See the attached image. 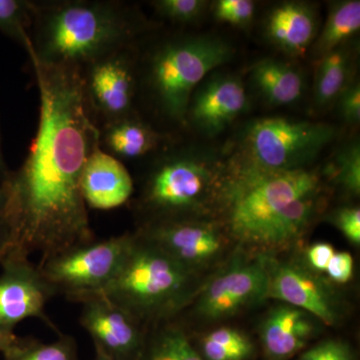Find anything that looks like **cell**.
I'll return each mask as SVG.
<instances>
[{"label":"cell","mask_w":360,"mask_h":360,"mask_svg":"<svg viewBox=\"0 0 360 360\" xmlns=\"http://www.w3.org/2000/svg\"><path fill=\"white\" fill-rule=\"evenodd\" d=\"M236 172L225 191L229 232L257 248L295 201L321 191L319 172L309 168L272 174L238 168Z\"/></svg>","instance_id":"5"},{"label":"cell","mask_w":360,"mask_h":360,"mask_svg":"<svg viewBox=\"0 0 360 360\" xmlns=\"http://www.w3.org/2000/svg\"><path fill=\"white\" fill-rule=\"evenodd\" d=\"M248 96L240 78L217 75L194 90L186 122L196 129L214 136L221 134L248 108Z\"/></svg>","instance_id":"15"},{"label":"cell","mask_w":360,"mask_h":360,"mask_svg":"<svg viewBox=\"0 0 360 360\" xmlns=\"http://www.w3.org/2000/svg\"><path fill=\"white\" fill-rule=\"evenodd\" d=\"M259 94L272 105H288L302 97L304 79L292 65L274 58L262 59L251 68Z\"/></svg>","instance_id":"20"},{"label":"cell","mask_w":360,"mask_h":360,"mask_svg":"<svg viewBox=\"0 0 360 360\" xmlns=\"http://www.w3.org/2000/svg\"><path fill=\"white\" fill-rule=\"evenodd\" d=\"M21 340H22V338H20L15 333H8V331L0 329V352L2 354H6L11 352L20 342Z\"/></svg>","instance_id":"36"},{"label":"cell","mask_w":360,"mask_h":360,"mask_svg":"<svg viewBox=\"0 0 360 360\" xmlns=\"http://www.w3.org/2000/svg\"><path fill=\"white\" fill-rule=\"evenodd\" d=\"M80 187L85 205L110 210L127 202L134 191V179L122 161L96 146L82 170Z\"/></svg>","instance_id":"17"},{"label":"cell","mask_w":360,"mask_h":360,"mask_svg":"<svg viewBox=\"0 0 360 360\" xmlns=\"http://www.w3.org/2000/svg\"><path fill=\"white\" fill-rule=\"evenodd\" d=\"M137 42L80 68L85 99L98 129L105 123L139 113Z\"/></svg>","instance_id":"9"},{"label":"cell","mask_w":360,"mask_h":360,"mask_svg":"<svg viewBox=\"0 0 360 360\" xmlns=\"http://www.w3.org/2000/svg\"><path fill=\"white\" fill-rule=\"evenodd\" d=\"M79 321L89 333L96 355L108 360H139L148 328L103 295L84 298Z\"/></svg>","instance_id":"13"},{"label":"cell","mask_w":360,"mask_h":360,"mask_svg":"<svg viewBox=\"0 0 360 360\" xmlns=\"http://www.w3.org/2000/svg\"><path fill=\"white\" fill-rule=\"evenodd\" d=\"M295 360H357L354 348L347 340L328 338L305 348Z\"/></svg>","instance_id":"29"},{"label":"cell","mask_w":360,"mask_h":360,"mask_svg":"<svg viewBox=\"0 0 360 360\" xmlns=\"http://www.w3.org/2000/svg\"><path fill=\"white\" fill-rule=\"evenodd\" d=\"M134 233H124L63 251L37 264L56 295L80 302L103 292L117 276L134 243Z\"/></svg>","instance_id":"8"},{"label":"cell","mask_w":360,"mask_h":360,"mask_svg":"<svg viewBox=\"0 0 360 360\" xmlns=\"http://www.w3.org/2000/svg\"><path fill=\"white\" fill-rule=\"evenodd\" d=\"M360 30L359 0H345L331 6L328 20L314 45V54L321 58L342 46Z\"/></svg>","instance_id":"23"},{"label":"cell","mask_w":360,"mask_h":360,"mask_svg":"<svg viewBox=\"0 0 360 360\" xmlns=\"http://www.w3.org/2000/svg\"><path fill=\"white\" fill-rule=\"evenodd\" d=\"M215 179L217 170L200 156L186 151L161 155L146 177L137 205L148 215L143 224L189 219L210 195Z\"/></svg>","instance_id":"7"},{"label":"cell","mask_w":360,"mask_h":360,"mask_svg":"<svg viewBox=\"0 0 360 360\" xmlns=\"http://www.w3.org/2000/svg\"><path fill=\"white\" fill-rule=\"evenodd\" d=\"M269 298L304 310L324 326H338L345 315L340 296L328 279L307 264L281 262L271 255H267Z\"/></svg>","instance_id":"11"},{"label":"cell","mask_w":360,"mask_h":360,"mask_svg":"<svg viewBox=\"0 0 360 360\" xmlns=\"http://www.w3.org/2000/svg\"><path fill=\"white\" fill-rule=\"evenodd\" d=\"M13 248V232L6 215L0 217V260Z\"/></svg>","instance_id":"35"},{"label":"cell","mask_w":360,"mask_h":360,"mask_svg":"<svg viewBox=\"0 0 360 360\" xmlns=\"http://www.w3.org/2000/svg\"><path fill=\"white\" fill-rule=\"evenodd\" d=\"M39 92V120L25 162L7 180L6 217L13 248L40 260L96 240L80 187L82 170L99 144V129L75 66L30 58Z\"/></svg>","instance_id":"1"},{"label":"cell","mask_w":360,"mask_h":360,"mask_svg":"<svg viewBox=\"0 0 360 360\" xmlns=\"http://www.w3.org/2000/svg\"><path fill=\"white\" fill-rule=\"evenodd\" d=\"M352 58L343 46L328 52L319 58L315 72L314 103L326 108L336 101L342 90L350 84Z\"/></svg>","instance_id":"22"},{"label":"cell","mask_w":360,"mask_h":360,"mask_svg":"<svg viewBox=\"0 0 360 360\" xmlns=\"http://www.w3.org/2000/svg\"><path fill=\"white\" fill-rule=\"evenodd\" d=\"M329 221L355 246L360 245V210L356 206H345L329 215Z\"/></svg>","instance_id":"31"},{"label":"cell","mask_w":360,"mask_h":360,"mask_svg":"<svg viewBox=\"0 0 360 360\" xmlns=\"http://www.w3.org/2000/svg\"><path fill=\"white\" fill-rule=\"evenodd\" d=\"M7 180L4 184H0V217L6 215L9 202V187Z\"/></svg>","instance_id":"37"},{"label":"cell","mask_w":360,"mask_h":360,"mask_svg":"<svg viewBox=\"0 0 360 360\" xmlns=\"http://www.w3.org/2000/svg\"><path fill=\"white\" fill-rule=\"evenodd\" d=\"M194 345L205 360H253L257 352L250 335L229 326L212 329Z\"/></svg>","instance_id":"24"},{"label":"cell","mask_w":360,"mask_h":360,"mask_svg":"<svg viewBox=\"0 0 360 360\" xmlns=\"http://www.w3.org/2000/svg\"><path fill=\"white\" fill-rule=\"evenodd\" d=\"M354 262L347 251L335 252L326 267V274L333 283H347L354 276Z\"/></svg>","instance_id":"33"},{"label":"cell","mask_w":360,"mask_h":360,"mask_svg":"<svg viewBox=\"0 0 360 360\" xmlns=\"http://www.w3.org/2000/svg\"><path fill=\"white\" fill-rule=\"evenodd\" d=\"M167 139L139 113L99 127V148L122 162L153 155Z\"/></svg>","instance_id":"19"},{"label":"cell","mask_w":360,"mask_h":360,"mask_svg":"<svg viewBox=\"0 0 360 360\" xmlns=\"http://www.w3.org/2000/svg\"><path fill=\"white\" fill-rule=\"evenodd\" d=\"M341 117L350 124L360 122V86L359 82H350L336 99Z\"/></svg>","instance_id":"32"},{"label":"cell","mask_w":360,"mask_h":360,"mask_svg":"<svg viewBox=\"0 0 360 360\" xmlns=\"http://www.w3.org/2000/svg\"><path fill=\"white\" fill-rule=\"evenodd\" d=\"M201 288L200 274L187 269L134 232L122 269L99 295L127 310L146 328L172 321Z\"/></svg>","instance_id":"3"},{"label":"cell","mask_w":360,"mask_h":360,"mask_svg":"<svg viewBox=\"0 0 360 360\" xmlns=\"http://www.w3.org/2000/svg\"><path fill=\"white\" fill-rule=\"evenodd\" d=\"M335 253V248L330 243H314L305 251V264L317 274L326 272V267Z\"/></svg>","instance_id":"34"},{"label":"cell","mask_w":360,"mask_h":360,"mask_svg":"<svg viewBox=\"0 0 360 360\" xmlns=\"http://www.w3.org/2000/svg\"><path fill=\"white\" fill-rule=\"evenodd\" d=\"M94 360H108V359H103V357L97 356V355H96V357H94Z\"/></svg>","instance_id":"39"},{"label":"cell","mask_w":360,"mask_h":360,"mask_svg":"<svg viewBox=\"0 0 360 360\" xmlns=\"http://www.w3.org/2000/svg\"><path fill=\"white\" fill-rule=\"evenodd\" d=\"M148 30L141 14L125 2L40 1L28 56L45 65L82 68L116 49L135 44Z\"/></svg>","instance_id":"2"},{"label":"cell","mask_w":360,"mask_h":360,"mask_svg":"<svg viewBox=\"0 0 360 360\" xmlns=\"http://www.w3.org/2000/svg\"><path fill=\"white\" fill-rule=\"evenodd\" d=\"M213 13L220 22L245 27L255 18V4L251 0H219L213 6Z\"/></svg>","instance_id":"30"},{"label":"cell","mask_w":360,"mask_h":360,"mask_svg":"<svg viewBox=\"0 0 360 360\" xmlns=\"http://www.w3.org/2000/svg\"><path fill=\"white\" fill-rule=\"evenodd\" d=\"M335 134L328 123L285 117L255 120L246 130L245 165L238 169L272 174L307 168Z\"/></svg>","instance_id":"6"},{"label":"cell","mask_w":360,"mask_h":360,"mask_svg":"<svg viewBox=\"0 0 360 360\" xmlns=\"http://www.w3.org/2000/svg\"><path fill=\"white\" fill-rule=\"evenodd\" d=\"M267 255H234L229 264L201 285L193 314L205 321H221L266 300Z\"/></svg>","instance_id":"10"},{"label":"cell","mask_w":360,"mask_h":360,"mask_svg":"<svg viewBox=\"0 0 360 360\" xmlns=\"http://www.w3.org/2000/svg\"><path fill=\"white\" fill-rule=\"evenodd\" d=\"M11 174V170L7 167L4 153H2L1 136H0V184L6 182Z\"/></svg>","instance_id":"38"},{"label":"cell","mask_w":360,"mask_h":360,"mask_svg":"<svg viewBox=\"0 0 360 360\" xmlns=\"http://www.w3.org/2000/svg\"><path fill=\"white\" fill-rule=\"evenodd\" d=\"M319 324L309 312L288 303L272 307L259 330L265 359L290 360L297 356L319 335Z\"/></svg>","instance_id":"16"},{"label":"cell","mask_w":360,"mask_h":360,"mask_svg":"<svg viewBox=\"0 0 360 360\" xmlns=\"http://www.w3.org/2000/svg\"><path fill=\"white\" fill-rule=\"evenodd\" d=\"M316 30V13L304 2L277 4L265 21L267 39L290 56H303L314 41Z\"/></svg>","instance_id":"18"},{"label":"cell","mask_w":360,"mask_h":360,"mask_svg":"<svg viewBox=\"0 0 360 360\" xmlns=\"http://www.w3.org/2000/svg\"><path fill=\"white\" fill-rule=\"evenodd\" d=\"M0 329L14 333L25 319H39L58 331L45 314V307L56 295L37 265L30 257L11 250L0 260Z\"/></svg>","instance_id":"12"},{"label":"cell","mask_w":360,"mask_h":360,"mask_svg":"<svg viewBox=\"0 0 360 360\" xmlns=\"http://www.w3.org/2000/svg\"><path fill=\"white\" fill-rule=\"evenodd\" d=\"M333 179L349 195L360 193V146L354 141L347 144L336 155L333 165Z\"/></svg>","instance_id":"27"},{"label":"cell","mask_w":360,"mask_h":360,"mask_svg":"<svg viewBox=\"0 0 360 360\" xmlns=\"http://www.w3.org/2000/svg\"><path fill=\"white\" fill-rule=\"evenodd\" d=\"M136 233L198 274L224 257L229 246L219 226L191 219L151 222L141 225Z\"/></svg>","instance_id":"14"},{"label":"cell","mask_w":360,"mask_h":360,"mask_svg":"<svg viewBox=\"0 0 360 360\" xmlns=\"http://www.w3.org/2000/svg\"><path fill=\"white\" fill-rule=\"evenodd\" d=\"M37 1L0 0V32L20 45L27 54L32 51L30 39Z\"/></svg>","instance_id":"25"},{"label":"cell","mask_w":360,"mask_h":360,"mask_svg":"<svg viewBox=\"0 0 360 360\" xmlns=\"http://www.w3.org/2000/svg\"><path fill=\"white\" fill-rule=\"evenodd\" d=\"M139 360H205L179 322H160L148 328Z\"/></svg>","instance_id":"21"},{"label":"cell","mask_w":360,"mask_h":360,"mask_svg":"<svg viewBox=\"0 0 360 360\" xmlns=\"http://www.w3.org/2000/svg\"><path fill=\"white\" fill-rule=\"evenodd\" d=\"M233 56L229 42L213 37H174L156 44L141 58L137 82L162 120L184 124L189 101L203 78Z\"/></svg>","instance_id":"4"},{"label":"cell","mask_w":360,"mask_h":360,"mask_svg":"<svg viewBox=\"0 0 360 360\" xmlns=\"http://www.w3.org/2000/svg\"><path fill=\"white\" fill-rule=\"evenodd\" d=\"M151 4L161 18L180 25L198 20L207 6L203 0H158Z\"/></svg>","instance_id":"28"},{"label":"cell","mask_w":360,"mask_h":360,"mask_svg":"<svg viewBox=\"0 0 360 360\" xmlns=\"http://www.w3.org/2000/svg\"><path fill=\"white\" fill-rule=\"evenodd\" d=\"M4 360H80L77 341L70 335H59L51 343L33 338H22L11 352L4 354Z\"/></svg>","instance_id":"26"}]
</instances>
